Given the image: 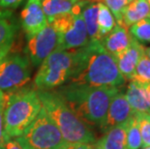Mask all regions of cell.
<instances>
[{
	"label": "cell",
	"mask_w": 150,
	"mask_h": 149,
	"mask_svg": "<svg viewBox=\"0 0 150 149\" xmlns=\"http://www.w3.org/2000/svg\"><path fill=\"white\" fill-rule=\"evenodd\" d=\"M75 50L76 65L70 83L118 88L125 82L115 58L104 49L100 41H91Z\"/></svg>",
	"instance_id": "cell-1"
},
{
	"label": "cell",
	"mask_w": 150,
	"mask_h": 149,
	"mask_svg": "<svg viewBox=\"0 0 150 149\" xmlns=\"http://www.w3.org/2000/svg\"><path fill=\"white\" fill-rule=\"evenodd\" d=\"M118 91L119 89L115 87H95L69 83L58 92L84 123L101 126L110 101Z\"/></svg>",
	"instance_id": "cell-2"
},
{
	"label": "cell",
	"mask_w": 150,
	"mask_h": 149,
	"mask_svg": "<svg viewBox=\"0 0 150 149\" xmlns=\"http://www.w3.org/2000/svg\"><path fill=\"white\" fill-rule=\"evenodd\" d=\"M43 109L52 120L66 142L93 143L94 133L73 112L59 92L37 90Z\"/></svg>",
	"instance_id": "cell-3"
},
{
	"label": "cell",
	"mask_w": 150,
	"mask_h": 149,
	"mask_svg": "<svg viewBox=\"0 0 150 149\" xmlns=\"http://www.w3.org/2000/svg\"><path fill=\"white\" fill-rule=\"evenodd\" d=\"M4 102L3 142H6L24 132L36 119L42 109V104L37 90L28 88L5 94Z\"/></svg>",
	"instance_id": "cell-4"
},
{
	"label": "cell",
	"mask_w": 150,
	"mask_h": 149,
	"mask_svg": "<svg viewBox=\"0 0 150 149\" xmlns=\"http://www.w3.org/2000/svg\"><path fill=\"white\" fill-rule=\"evenodd\" d=\"M76 65V50H54L39 66L34 78L37 90H52L71 80Z\"/></svg>",
	"instance_id": "cell-5"
},
{
	"label": "cell",
	"mask_w": 150,
	"mask_h": 149,
	"mask_svg": "<svg viewBox=\"0 0 150 149\" xmlns=\"http://www.w3.org/2000/svg\"><path fill=\"white\" fill-rule=\"evenodd\" d=\"M16 141L21 149H58L66 142L43 107L36 119L16 138Z\"/></svg>",
	"instance_id": "cell-6"
},
{
	"label": "cell",
	"mask_w": 150,
	"mask_h": 149,
	"mask_svg": "<svg viewBox=\"0 0 150 149\" xmlns=\"http://www.w3.org/2000/svg\"><path fill=\"white\" fill-rule=\"evenodd\" d=\"M57 34L55 50H73L86 46L89 37L81 15L62 16L52 23Z\"/></svg>",
	"instance_id": "cell-7"
},
{
	"label": "cell",
	"mask_w": 150,
	"mask_h": 149,
	"mask_svg": "<svg viewBox=\"0 0 150 149\" xmlns=\"http://www.w3.org/2000/svg\"><path fill=\"white\" fill-rule=\"evenodd\" d=\"M30 61L26 56L8 54L0 61V90H17L30 81Z\"/></svg>",
	"instance_id": "cell-8"
},
{
	"label": "cell",
	"mask_w": 150,
	"mask_h": 149,
	"mask_svg": "<svg viewBox=\"0 0 150 149\" xmlns=\"http://www.w3.org/2000/svg\"><path fill=\"white\" fill-rule=\"evenodd\" d=\"M56 31L52 24L49 23L38 33L27 38V44L25 47L26 57L33 66L38 67L56 49Z\"/></svg>",
	"instance_id": "cell-9"
},
{
	"label": "cell",
	"mask_w": 150,
	"mask_h": 149,
	"mask_svg": "<svg viewBox=\"0 0 150 149\" xmlns=\"http://www.w3.org/2000/svg\"><path fill=\"white\" fill-rule=\"evenodd\" d=\"M134 114L135 112L127 101L125 94L118 91L111 99L106 117L100 127L103 131L107 132L116 126L127 124Z\"/></svg>",
	"instance_id": "cell-10"
},
{
	"label": "cell",
	"mask_w": 150,
	"mask_h": 149,
	"mask_svg": "<svg viewBox=\"0 0 150 149\" xmlns=\"http://www.w3.org/2000/svg\"><path fill=\"white\" fill-rule=\"evenodd\" d=\"M21 24L26 38L33 36L49 24L41 0H26L21 13Z\"/></svg>",
	"instance_id": "cell-11"
},
{
	"label": "cell",
	"mask_w": 150,
	"mask_h": 149,
	"mask_svg": "<svg viewBox=\"0 0 150 149\" xmlns=\"http://www.w3.org/2000/svg\"><path fill=\"white\" fill-rule=\"evenodd\" d=\"M87 0H41L47 23L66 15H81Z\"/></svg>",
	"instance_id": "cell-12"
},
{
	"label": "cell",
	"mask_w": 150,
	"mask_h": 149,
	"mask_svg": "<svg viewBox=\"0 0 150 149\" xmlns=\"http://www.w3.org/2000/svg\"><path fill=\"white\" fill-rule=\"evenodd\" d=\"M144 50L145 47L133 38L128 49L114 57L118 70L125 80H132L137 65L142 56L144 54Z\"/></svg>",
	"instance_id": "cell-13"
},
{
	"label": "cell",
	"mask_w": 150,
	"mask_h": 149,
	"mask_svg": "<svg viewBox=\"0 0 150 149\" xmlns=\"http://www.w3.org/2000/svg\"><path fill=\"white\" fill-rule=\"evenodd\" d=\"M133 41L127 28L123 25L116 24L112 30L106 35L100 42L104 49L113 57H115L130 47Z\"/></svg>",
	"instance_id": "cell-14"
},
{
	"label": "cell",
	"mask_w": 150,
	"mask_h": 149,
	"mask_svg": "<svg viewBox=\"0 0 150 149\" xmlns=\"http://www.w3.org/2000/svg\"><path fill=\"white\" fill-rule=\"evenodd\" d=\"M18 26L11 10L0 9V49L12 47Z\"/></svg>",
	"instance_id": "cell-15"
},
{
	"label": "cell",
	"mask_w": 150,
	"mask_h": 149,
	"mask_svg": "<svg viewBox=\"0 0 150 149\" xmlns=\"http://www.w3.org/2000/svg\"><path fill=\"white\" fill-rule=\"evenodd\" d=\"M125 97L135 113H150V103L144 89L138 82L131 81Z\"/></svg>",
	"instance_id": "cell-16"
},
{
	"label": "cell",
	"mask_w": 150,
	"mask_h": 149,
	"mask_svg": "<svg viewBox=\"0 0 150 149\" xmlns=\"http://www.w3.org/2000/svg\"><path fill=\"white\" fill-rule=\"evenodd\" d=\"M126 125L116 126L107 131L104 137L96 142V149H127Z\"/></svg>",
	"instance_id": "cell-17"
},
{
	"label": "cell",
	"mask_w": 150,
	"mask_h": 149,
	"mask_svg": "<svg viewBox=\"0 0 150 149\" xmlns=\"http://www.w3.org/2000/svg\"><path fill=\"white\" fill-rule=\"evenodd\" d=\"M149 6L146 0H133L130 2L122 15L123 26L130 27L143 18H149Z\"/></svg>",
	"instance_id": "cell-18"
},
{
	"label": "cell",
	"mask_w": 150,
	"mask_h": 149,
	"mask_svg": "<svg viewBox=\"0 0 150 149\" xmlns=\"http://www.w3.org/2000/svg\"><path fill=\"white\" fill-rule=\"evenodd\" d=\"M81 18L91 41H100L98 34V2L88 1L81 11Z\"/></svg>",
	"instance_id": "cell-19"
},
{
	"label": "cell",
	"mask_w": 150,
	"mask_h": 149,
	"mask_svg": "<svg viewBox=\"0 0 150 149\" xmlns=\"http://www.w3.org/2000/svg\"><path fill=\"white\" fill-rule=\"evenodd\" d=\"M116 20L103 2H98V34L100 41L115 26Z\"/></svg>",
	"instance_id": "cell-20"
},
{
	"label": "cell",
	"mask_w": 150,
	"mask_h": 149,
	"mask_svg": "<svg viewBox=\"0 0 150 149\" xmlns=\"http://www.w3.org/2000/svg\"><path fill=\"white\" fill-rule=\"evenodd\" d=\"M142 147V141L138 126L137 117L134 114L126 125V148L140 149Z\"/></svg>",
	"instance_id": "cell-21"
},
{
	"label": "cell",
	"mask_w": 150,
	"mask_h": 149,
	"mask_svg": "<svg viewBox=\"0 0 150 149\" xmlns=\"http://www.w3.org/2000/svg\"><path fill=\"white\" fill-rule=\"evenodd\" d=\"M129 33L139 43H150V18H143L129 27Z\"/></svg>",
	"instance_id": "cell-22"
},
{
	"label": "cell",
	"mask_w": 150,
	"mask_h": 149,
	"mask_svg": "<svg viewBox=\"0 0 150 149\" xmlns=\"http://www.w3.org/2000/svg\"><path fill=\"white\" fill-rule=\"evenodd\" d=\"M131 81L139 82V83L150 81V59L145 55V52L139 59L135 74Z\"/></svg>",
	"instance_id": "cell-23"
},
{
	"label": "cell",
	"mask_w": 150,
	"mask_h": 149,
	"mask_svg": "<svg viewBox=\"0 0 150 149\" xmlns=\"http://www.w3.org/2000/svg\"><path fill=\"white\" fill-rule=\"evenodd\" d=\"M142 146H150V113H135Z\"/></svg>",
	"instance_id": "cell-24"
},
{
	"label": "cell",
	"mask_w": 150,
	"mask_h": 149,
	"mask_svg": "<svg viewBox=\"0 0 150 149\" xmlns=\"http://www.w3.org/2000/svg\"><path fill=\"white\" fill-rule=\"evenodd\" d=\"M104 4L110 9L111 14L113 15L117 24H122V15L127 7V5L133 0H103Z\"/></svg>",
	"instance_id": "cell-25"
},
{
	"label": "cell",
	"mask_w": 150,
	"mask_h": 149,
	"mask_svg": "<svg viewBox=\"0 0 150 149\" xmlns=\"http://www.w3.org/2000/svg\"><path fill=\"white\" fill-rule=\"evenodd\" d=\"M58 149H96L93 143H81V142H64Z\"/></svg>",
	"instance_id": "cell-26"
},
{
	"label": "cell",
	"mask_w": 150,
	"mask_h": 149,
	"mask_svg": "<svg viewBox=\"0 0 150 149\" xmlns=\"http://www.w3.org/2000/svg\"><path fill=\"white\" fill-rule=\"evenodd\" d=\"M26 0H0V9L4 10H14Z\"/></svg>",
	"instance_id": "cell-27"
},
{
	"label": "cell",
	"mask_w": 150,
	"mask_h": 149,
	"mask_svg": "<svg viewBox=\"0 0 150 149\" xmlns=\"http://www.w3.org/2000/svg\"><path fill=\"white\" fill-rule=\"evenodd\" d=\"M4 106L5 102L0 104V145L3 143V112H4Z\"/></svg>",
	"instance_id": "cell-28"
},
{
	"label": "cell",
	"mask_w": 150,
	"mask_h": 149,
	"mask_svg": "<svg viewBox=\"0 0 150 149\" xmlns=\"http://www.w3.org/2000/svg\"><path fill=\"white\" fill-rule=\"evenodd\" d=\"M5 148L6 149H21L20 144L16 141H12V139L5 142Z\"/></svg>",
	"instance_id": "cell-29"
},
{
	"label": "cell",
	"mask_w": 150,
	"mask_h": 149,
	"mask_svg": "<svg viewBox=\"0 0 150 149\" xmlns=\"http://www.w3.org/2000/svg\"><path fill=\"white\" fill-rule=\"evenodd\" d=\"M139 83V82H138ZM139 85H142V88L144 89L145 93H146V96H147L148 100H149V103H150V81L148 82H142V83H139Z\"/></svg>",
	"instance_id": "cell-30"
},
{
	"label": "cell",
	"mask_w": 150,
	"mask_h": 149,
	"mask_svg": "<svg viewBox=\"0 0 150 149\" xmlns=\"http://www.w3.org/2000/svg\"><path fill=\"white\" fill-rule=\"evenodd\" d=\"M10 49H11V47H4V49H0V61H1V60L4 58L6 55L9 54V52H10Z\"/></svg>",
	"instance_id": "cell-31"
},
{
	"label": "cell",
	"mask_w": 150,
	"mask_h": 149,
	"mask_svg": "<svg viewBox=\"0 0 150 149\" xmlns=\"http://www.w3.org/2000/svg\"><path fill=\"white\" fill-rule=\"evenodd\" d=\"M144 52H145V55L147 56V57L150 59V47H145Z\"/></svg>",
	"instance_id": "cell-32"
},
{
	"label": "cell",
	"mask_w": 150,
	"mask_h": 149,
	"mask_svg": "<svg viewBox=\"0 0 150 149\" xmlns=\"http://www.w3.org/2000/svg\"><path fill=\"white\" fill-rule=\"evenodd\" d=\"M4 96H5V93L3 91L0 90V104H1L3 101H4Z\"/></svg>",
	"instance_id": "cell-33"
},
{
	"label": "cell",
	"mask_w": 150,
	"mask_h": 149,
	"mask_svg": "<svg viewBox=\"0 0 150 149\" xmlns=\"http://www.w3.org/2000/svg\"><path fill=\"white\" fill-rule=\"evenodd\" d=\"M148 3V6H149V11H150V0H146ZM149 18H150V12H149Z\"/></svg>",
	"instance_id": "cell-34"
},
{
	"label": "cell",
	"mask_w": 150,
	"mask_h": 149,
	"mask_svg": "<svg viewBox=\"0 0 150 149\" xmlns=\"http://www.w3.org/2000/svg\"><path fill=\"white\" fill-rule=\"evenodd\" d=\"M140 149H150V146H142Z\"/></svg>",
	"instance_id": "cell-35"
},
{
	"label": "cell",
	"mask_w": 150,
	"mask_h": 149,
	"mask_svg": "<svg viewBox=\"0 0 150 149\" xmlns=\"http://www.w3.org/2000/svg\"><path fill=\"white\" fill-rule=\"evenodd\" d=\"M94 1H97V0H92V2H94Z\"/></svg>",
	"instance_id": "cell-36"
}]
</instances>
